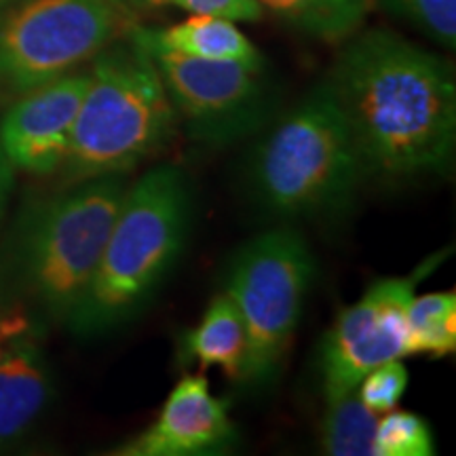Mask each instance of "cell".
I'll list each match as a JSON object with an SVG mask.
<instances>
[{"mask_svg": "<svg viewBox=\"0 0 456 456\" xmlns=\"http://www.w3.org/2000/svg\"><path fill=\"white\" fill-rule=\"evenodd\" d=\"M349 125L366 175L446 174L456 148V78L448 61L389 30L355 32L323 83Z\"/></svg>", "mask_w": 456, "mask_h": 456, "instance_id": "1", "label": "cell"}, {"mask_svg": "<svg viewBox=\"0 0 456 456\" xmlns=\"http://www.w3.org/2000/svg\"><path fill=\"white\" fill-rule=\"evenodd\" d=\"M127 175L74 182L28 208L0 254V298L51 323H68L98 269Z\"/></svg>", "mask_w": 456, "mask_h": 456, "instance_id": "2", "label": "cell"}, {"mask_svg": "<svg viewBox=\"0 0 456 456\" xmlns=\"http://www.w3.org/2000/svg\"><path fill=\"white\" fill-rule=\"evenodd\" d=\"M191 226L192 191L184 171L157 165L129 184L68 328L95 338L134 322L178 265Z\"/></svg>", "mask_w": 456, "mask_h": 456, "instance_id": "3", "label": "cell"}, {"mask_svg": "<svg viewBox=\"0 0 456 456\" xmlns=\"http://www.w3.org/2000/svg\"><path fill=\"white\" fill-rule=\"evenodd\" d=\"M363 178L349 125L323 83L266 129L248 165L249 195L277 220L349 212Z\"/></svg>", "mask_w": 456, "mask_h": 456, "instance_id": "4", "label": "cell"}, {"mask_svg": "<svg viewBox=\"0 0 456 456\" xmlns=\"http://www.w3.org/2000/svg\"><path fill=\"white\" fill-rule=\"evenodd\" d=\"M91 61L64 163L72 184L127 175L167 146L178 118L135 28Z\"/></svg>", "mask_w": 456, "mask_h": 456, "instance_id": "5", "label": "cell"}, {"mask_svg": "<svg viewBox=\"0 0 456 456\" xmlns=\"http://www.w3.org/2000/svg\"><path fill=\"white\" fill-rule=\"evenodd\" d=\"M313 279L315 258L296 228L260 232L232 256L224 294L248 334L243 385L262 389L281 374Z\"/></svg>", "mask_w": 456, "mask_h": 456, "instance_id": "6", "label": "cell"}, {"mask_svg": "<svg viewBox=\"0 0 456 456\" xmlns=\"http://www.w3.org/2000/svg\"><path fill=\"white\" fill-rule=\"evenodd\" d=\"M0 13V89L26 94L91 61L135 28L127 0H13Z\"/></svg>", "mask_w": 456, "mask_h": 456, "instance_id": "7", "label": "cell"}, {"mask_svg": "<svg viewBox=\"0 0 456 456\" xmlns=\"http://www.w3.org/2000/svg\"><path fill=\"white\" fill-rule=\"evenodd\" d=\"M135 34L155 61L191 140L224 146L269 125L271 104L262 85V66L199 60L163 47L146 28L135 26Z\"/></svg>", "mask_w": 456, "mask_h": 456, "instance_id": "8", "label": "cell"}, {"mask_svg": "<svg viewBox=\"0 0 456 456\" xmlns=\"http://www.w3.org/2000/svg\"><path fill=\"white\" fill-rule=\"evenodd\" d=\"M416 279H379L355 305L338 313L319 357L326 403L355 391L359 380L380 363L410 355L408 306Z\"/></svg>", "mask_w": 456, "mask_h": 456, "instance_id": "9", "label": "cell"}, {"mask_svg": "<svg viewBox=\"0 0 456 456\" xmlns=\"http://www.w3.org/2000/svg\"><path fill=\"white\" fill-rule=\"evenodd\" d=\"M89 70L70 72L21 94L0 118V148L13 169L47 175L66 163Z\"/></svg>", "mask_w": 456, "mask_h": 456, "instance_id": "10", "label": "cell"}, {"mask_svg": "<svg viewBox=\"0 0 456 456\" xmlns=\"http://www.w3.org/2000/svg\"><path fill=\"white\" fill-rule=\"evenodd\" d=\"M237 437L228 403L209 391L205 374H184L165 399L157 420L125 442L121 456H199L226 450Z\"/></svg>", "mask_w": 456, "mask_h": 456, "instance_id": "11", "label": "cell"}, {"mask_svg": "<svg viewBox=\"0 0 456 456\" xmlns=\"http://www.w3.org/2000/svg\"><path fill=\"white\" fill-rule=\"evenodd\" d=\"M51 395L49 368L26 332L9 342L0 359V444L20 436Z\"/></svg>", "mask_w": 456, "mask_h": 456, "instance_id": "12", "label": "cell"}, {"mask_svg": "<svg viewBox=\"0 0 456 456\" xmlns=\"http://www.w3.org/2000/svg\"><path fill=\"white\" fill-rule=\"evenodd\" d=\"M184 349L199 366L220 368L232 383H243L248 366V334L228 294H218L205 309L199 326L186 336Z\"/></svg>", "mask_w": 456, "mask_h": 456, "instance_id": "13", "label": "cell"}, {"mask_svg": "<svg viewBox=\"0 0 456 456\" xmlns=\"http://www.w3.org/2000/svg\"><path fill=\"white\" fill-rule=\"evenodd\" d=\"M151 32L163 47L199 57V60L262 66L260 51L239 30L235 21L224 20V17L191 15L180 24Z\"/></svg>", "mask_w": 456, "mask_h": 456, "instance_id": "14", "label": "cell"}, {"mask_svg": "<svg viewBox=\"0 0 456 456\" xmlns=\"http://www.w3.org/2000/svg\"><path fill=\"white\" fill-rule=\"evenodd\" d=\"M285 24L322 41H346L372 9L374 0H258Z\"/></svg>", "mask_w": 456, "mask_h": 456, "instance_id": "15", "label": "cell"}, {"mask_svg": "<svg viewBox=\"0 0 456 456\" xmlns=\"http://www.w3.org/2000/svg\"><path fill=\"white\" fill-rule=\"evenodd\" d=\"M410 355L446 357L456 349V294L416 296L408 306Z\"/></svg>", "mask_w": 456, "mask_h": 456, "instance_id": "16", "label": "cell"}, {"mask_svg": "<svg viewBox=\"0 0 456 456\" xmlns=\"http://www.w3.org/2000/svg\"><path fill=\"white\" fill-rule=\"evenodd\" d=\"M379 416L351 391L326 403L322 423V448L330 456H374V429Z\"/></svg>", "mask_w": 456, "mask_h": 456, "instance_id": "17", "label": "cell"}, {"mask_svg": "<svg viewBox=\"0 0 456 456\" xmlns=\"http://www.w3.org/2000/svg\"><path fill=\"white\" fill-rule=\"evenodd\" d=\"M436 454L431 427L419 414L395 410L379 416L374 429V456Z\"/></svg>", "mask_w": 456, "mask_h": 456, "instance_id": "18", "label": "cell"}, {"mask_svg": "<svg viewBox=\"0 0 456 456\" xmlns=\"http://www.w3.org/2000/svg\"><path fill=\"white\" fill-rule=\"evenodd\" d=\"M385 7L446 49L456 45V0H383Z\"/></svg>", "mask_w": 456, "mask_h": 456, "instance_id": "19", "label": "cell"}, {"mask_svg": "<svg viewBox=\"0 0 456 456\" xmlns=\"http://www.w3.org/2000/svg\"><path fill=\"white\" fill-rule=\"evenodd\" d=\"M408 368L403 366L402 359H391V362L380 363L363 376L357 385L359 402L366 406L370 412L380 416L391 412L397 406L399 399L408 389Z\"/></svg>", "mask_w": 456, "mask_h": 456, "instance_id": "20", "label": "cell"}, {"mask_svg": "<svg viewBox=\"0 0 456 456\" xmlns=\"http://www.w3.org/2000/svg\"><path fill=\"white\" fill-rule=\"evenodd\" d=\"M155 4H171L191 15H214L231 21H256L265 11L258 0H155Z\"/></svg>", "mask_w": 456, "mask_h": 456, "instance_id": "21", "label": "cell"}, {"mask_svg": "<svg viewBox=\"0 0 456 456\" xmlns=\"http://www.w3.org/2000/svg\"><path fill=\"white\" fill-rule=\"evenodd\" d=\"M13 165L4 157L3 148H0V222H3L4 209H7L11 191H13Z\"/></svg>", "mask_w": 456, "mask_h": 456, "instance_id": "22", "label": "cell"}, {"mask_svg": "<svg viewBox=\"0 0 456 456\" xmlns=\"http://www.w3.org/2000/svg\"><path fill=\"white\" fill-rule=\"evenodd\" d=\"M26 330H30V326H28V319L24 317H11L0 323V359H3L4 351H7L9 342L13 340L15 336L24 334Z\"/></svg>", "mask_w": 456, "mask_h": 456, "instance_id": "23", "label": "cell"}, {"mask_svg": "<svg viewBox=\"0 0 456 456\" xmlns=\"http://www.w3.org/2000/svg\"><path fill=\"white\" fill-rule=\"evenodd\" d=\"M134 7H142V4H155V0H127Z\"/></svg>", "mask_w": 456, "mask_h": 456, "instance_id": "24", "label": "cell"}, {"mask_svg": "<svg viewBox=\"0 0 456 456\" xmlns=\"http://www.w3.org/2000/svg\"><path fill=\"white\" fill-rule=\"evenodd\" d=\"M9 3H13V0H0V9H3V7H7Z\"/></svg>", "mask_w": 456, "mask_h": 456, "instance_id": "25", "label": "cell"}]
</instances>
